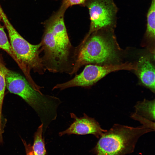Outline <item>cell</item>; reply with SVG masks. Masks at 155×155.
<instances>
[{
  "mask_svg": "<svg viewBox=\"0 0 155 155\" xmlns=\"http://www.w3.org/2000/svg\"><path fill=\"white\" fill-rule=\"evenodd\" d=\"M65 10L61 8L44 24L40 43L42 58L46 70L53 73L73 75L76 47L71 44L65 24Z\"/></svg>",
  "mask_w": 155,
  "mask_h": 155,
  "instance_id": "6da1fadb",
  "label": "cell"
},
{
  "mask_svg": "<svg viewBox=\"0 0 155 155\" xmlns=\"http://www.w3.org/2000/svg\"><path fill=\"white\" fill-rule=\"evenodd\" d=\"M5 82L10 92L21 97L37 113L45 132L51 123L56 119L58 108L62 102L61 100L36 90L23 76L9 69Z\"/></svg>",
  "mask_w": 155,
  "mask_h": 155,
  "instance_id": "7a4b0ae2",
  "label": "cell"
},
{
  "mask_svg": "<svg viewBox=\"0 0 155 155\" xmlns=\"http://www.w3.org/2000/svg\"><path fill=\"white\" fill-rule=\"evenodd\" d=\"M154 131L145 125L136 127L115 124L100 137L94 148L96 155H125L133 152L139 138Z\"/></svg>",
  "mask_w": 155,
  "mask_h": 155,
  "instance_id": "3957f363",
  "label": "cell"
},
{
  "mask_svg": "<svg viewBox=\"0 0 155 155\" xmlns=\"http://www.w3.org/2000/svg\"><path fill=\"white\" fill-rule=\"evenodd\" d=\"M117 56L112 41L95 32L76 47L73 74L76 73L84 65L110 62L114 59Z\"/></svg>",
  "mask_w": 155,
  "mask_h": 155,
  "instance_id": "277c9868",
  "label": "cell"
},
{
  "mask_svg": "<svg viewBox=\"0 0 155 155\" xmlns=\"http://www.w3.org/2000/svg\"><path fill=\"white\" fill-rule=\"evenodd\" d=\"M1 20L8 31L11 46L18 59L30 70L40 74L46 71L42 58L40 42L37 44H31L18 32L7 19L0 5Z\"/></svg>",
  "mask_w": 155,
  "mask_h": 155,
  "instance_id": "5b68a950",
  "label": "cell"
},
{
  "mask_svg": "<svg viewBox=\"0 0 155 155\" xmlns=\"http://www.w3.org/2000/svg\"><path fill=\"white\" fill-rule=\"evenodd\" d=\"M136 68L137 64L130 63L102 66L92 64L87 65L80 74L67 82L56 84L52 90L59 89L62 90L74 87H89L110 72L122 69L136 70Z\"/></svg>",
  "mask_w": 155,
  "mask_h": 155,
  "instance_id": "8992f818",
  "label": "cell"
},
{
  "mask_svg": "<svg viewBox=\"0 0 155 155\" xmlns=\"http://www.w3.org/2000/svg\"><path fill=\"white\" fill-rule=\"evenodd\" d=\"M87 7L90 20V26L82 42L92 33L114 25L118 11L113 0H89Z\"/></svg>",
  "mask_w": 155,
  "mask_h": 155,
  "instance_id": "52a82bcc",
  "label": "cell"
},
{
  "mask_svg": "<svg viewBox=\"0 0 155 155\" xmlns=\"http://www.w3.org/2000/svg\"><path fill=\"white\" fill-rule=\"evenodd\" d=\"M70 116L74 119V121L67 129L59 133L60 136L66 134H92L98 138L107 131L102 129L94 119L89 117L85 113L81 117H78L73 113H71Z\"/></svg>",
  "mask_w": 155,
  "mask_h": 155,
  "instance_id": "ba28073f",
  "label": "cell"
},
{
  "mask_svg": "<svg viewBox=\"0 0 155 155\" xmlns=\"http://www.w3.org/2000/svg\"><path fill=\"white\" fill-rule=\"evenodd\" d=\"M141 84L155 93V67L148 58L141 57L136 70Z\"/></svg>",
  "mask_w": 155,
  "mask_h": 155,
  "instance_id": "9c48e42d",
  "label": "cell"
},
{
  "mask_svg": "<svg viewBox=\"0 0 155 155\" xmlns=\"http://www.w3.org/2000/svg\"><path fill=\"white\" fill-rule=\"evenodd\" d=\"M0 48L8 53L18 64L24 73L28 81L31 82L33 81L30 75V70L21 61L14 53L9 42L3 27L0 26Z\"/></svg>",
  "mask_w": 155,
  "mask_h": 155,
  "instance_id": "30bf717a",
  "label": "cell"
},
{
  "mask_svg": "<svg viewBox=\"0 0 155 155\" xmlns=\"http://www.w3.org/2000/svg\"><path fill=\"white\" fill-rule=\"evenodd\" d=\"M135 113L132 117L137 120L144 119L152 121L155 119V100H149L144 99L139 102L135 106Z\"/></svg>",
  "mask_w": 155,
  "mask_h": 155,
  "instance_id": "8fae6325",
  "label": "cell"
},
{
  "mask_svg": "<svg viewBox=\"0 0 155 155\" xmlns=\"http://www.w3.org/2000/svg\"><path fill=\"white\" fill-rule=\"evenodd\" d=\"M43 125L41 123L38 127L34 136L32 149L34 155H45L46 150L42 138Z\"/></svg>",
  "mask_w": 155,
  "mask_h": 155,
  "instance_id": "7c38bea8",
  "label": "cell"
},
{
  "mask_svg": "<svg viewBox=\"0 0 155 155\" xmlns=\"http://www.w3.org/2000/svg\"><path fill=\"white\" fill-rule=\"evenodd\" d=\"M155 0H152L147 14L146 35L151 39L155 38Z\"/></svg>",
  "mask_w": 155,
  "mask_h": 155,
  "instance_id": "4fadbf2b",
  "label": "cell"
},
{
  "mask_svg": "<svg viewBox=\"0 0 155 155\" xmlns=\"http://www.w3.org/2000/svg\"><path fill=\"white\" fill-rule=\"evenodd\" d=\"M8 70L0 57V128L3 126L2 106L6 87V76Z\"/></svg>",
  "mask_w": 155,
  "mask_h": 155,
  "instance_id": "5bb4252c",
  "label": "cell"
},
{
  "mask_svg": "<svg viewBox=\"0 0 155 155\" xmlns=\"http://www.w3.org/2000/svg\"><path fill=\"white\" fill-rule=\"evenodd\" d=\"M87 0H63L60 8L66 10L69 7L84 3Z\"/></svg>",
  "mask_w": 155,
  "mask_h": 155,
  "instance_id": "9a60e30c",
  "label": "cell"
},
{
  "mask_svg": "<svg viewBox=\"0 0 155 155\" xmlns=\"http://www.w3.org/2000/svg\"><path fill=\"white\" fill-rule=\"evenodd\" d=\"M24 145L26 155H34L32 147L30 144H27L24 141L22 140Z\"/></svg>",
  "mask_w": 155,
  "mask_h": 155,
  "instance_id": "2e32d148",
  "label": "cell"
},
{
  "mask_svg": "<svg viewBox=\"0 0 155 155\" xmlns=\"http://www.w3.org/2000/svg\"><path fill=\"white\" fill-rule=\"evenodd\" d=\"M1 20V13L0 11V21Z\"/></svg>",
  "mask_w": 155,
  "mask_h": 155,
  "instance_id": "e0dca14e",
  "label": "cell"
}]
</instances>
